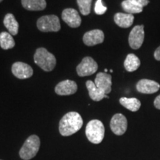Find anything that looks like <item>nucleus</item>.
<instances>
[{"instance_id":"nucleus-12","label":"nucleus","mask_w":160,"mask_h":160,"mask_svg":"<svg viewBox=\"0 0 160 160\" xmlns=\"http://www.w3.org/2000/svg\"><path fill=\"white\" fill-rule=\"evenodd\" d=\"M105 39L103 31L99 29L90 31L83 36V42L87 46H94L102 43Z\"/></svg>"},{"instance_id":"nucleus-7","label":"nucleus","mask_w":160,"mask_h":160,"mask_svg":"<svg viewBox=\"0 0 160 160\" xmlns=\"http://www.w3.org/2000/svg\"><path fill=\"white\" fill-rule=\"evenodd\" d=\"M145 39L144 25H137L131 30L129 34L128 42L132 49L137 50L142 45Z\"/></svg>"},{"instance_id":"nucleus-23","label":"nucleus","mask_w":160,"mask_h":160,"mask_svg":"<svg viewBox=\"0 0 160 160\" xmlns=\"http://www.w3.org/2000/svg\"><path fill=\"white\" fill-rule=\"evenodd\" d=\"M79 11L84 16L88 15L91 13L92 0H77Z\"/></svg>"},{"instance_id":"nucleus-21","label":"nucleus","mask_w":160,"mask_h":160,"mask_svg":"<svg viewBox=\"0 0 160 160\" xmlns=\"http://www.w3.org/2000/svg\"><path fill=\"white\" fill-rule=\"evenodd\" d=\"M0 46L4 50L13 48L15 46V41L8 32H2L0 33Z\"/></svg>"},{"instance_id":"nucleus-28","label":"nucleus","mask_w":160,"mask_h":160,"mask_svg":"<svg viewBox=\"0 0 160 160\" xmlns=\"http://www.w3.org/2000/svg\"><path fill=\"white\" fill-rule=\"evenodd\" d=\"M2 1H3V0H0V2H2Z\"/></svg>"},{"instance_id":"nucleus-14","label":"nucleus","mask_w":160,"mask_h":160,"mask_svg":"<svg viewBox=\"0 0 160 160\" xmlns=\"http://www.w3.org/2000/svg\"><path fill=\"white\" fill-rule=\"evenodd\" d=\"M77 91V85L72 80H64L60 82L55 87L56 93L59 96H68L74 94Z\"/></svg>"},{"instance_id":"nucleus-25","label":"nucleus","mask_w":160,"mask_h":160,"mask_svg":"<svg viewBox=\"0 0 160 160\" xmlns=\"http://www.w3.org/2000/svg\"><path fill=\"white\" fill-rule=\"evenodd\" d=\"M129 1L133 2L137 5H139L142 7H145V6H147L148 5L149 1L148 0H129Z\"/></svg>"},{"instance_id":"nucleus-16","label":"nucleus","mask_w":160,"mask_h":160,"mask_svg":"<svg viewBox=\"0 0 160 160\" xmlns=\"http://www.w3.org/2000/svg\"><path fill=\"white\" fill-rule=\"evenodd\" d=\"M134 16L130 13H117L114 15V22L117 25L122 28H128L133 25Z\"/></svg>"},{"instance_id":"nucleus-2","label":"nucleus","mask_w":160,"mask_h":160,"mask_svg":"<svg viewBox=\"0 0 160 160\" xmlns=\"http://www.w3.org/2000/svg\"><path fill=\"white\" fill-rule=\"evenodd\" d=\"M33 59L35 63L45 71H53L57 64V59L54 55L44 48H39L36 51Z\"/></svg>"},{"instance_id":"nucleus-27","label":"nucleus","mask_w":160,"mask_h":160,"mask_svg":"<svg viewBox=\"0 0 160 160\" xmlns=\"http://www.w3.org/2000/svg\"><path fill=\"white\" fill-rule=\"evenodd\" d=\"M153 105H154L156 108L160 110V95L156 97L154 102H153Z\"/></svg>"},{"instance_id":"nucleus-29","label":"nucleus","mask_w":160,"mask_h":160,"mask_svg":"<svg viewBox=\"0 0 160 160\" xmlns=\"http://www.w3.org/2000/svg\"><path fill=\"white\" fill-rule=\"evenodd\" d=\"M0 160H2V159H0Z\"/></svg>"},{"instance_id":"nucleus-24","label":"nucleus","mask_w":160,"mask_h":160,"mask_svg":"<svg viewBox=\"0 0 160 160\" xmlns=\"http://www.w3.org/2000/svg\"><path fill=\"white\" fill-rule=\"evenodd\" d=\"M107 7L103 5L102 0H97L96 2L94 11L97 15H102L107 11Z\"/></svg>"},{"instance_id":"nucleus-10","label":"nucleus","mask_w":160,"mask_h":160,"mask_svg":"<svg viewBox=\"0 0 160 160\" xmlns=\"http://www.w3.org/2000/svg\"><path fill=\"white\" fill-rule=\"evenodd\" d=\"M63 21L71 28L79 27L82 23L81 17L77 10L73 8H66L62 13Z\"/></svg>"},{"instance_id":"nucleus-3","label":"nucleus","mask_w":160,"mask_h":160,"mask_svg":"<svg viewBox=\"0 0 160 160\" xmlns=\"http://www.w3.org/2000/svg\"><path fill=\"white\" fill-rule=\"evenodd\" d=\"M85 134L91 143H101L105 137V127L102 122L98 119L90 121L86 126Z\"/></svg>"},{"instance_id":"nucleus-17","label":"nucleus","mask_w":160,"mask_h":160,"mask_svg":"<svg viewBox=\"0 0 160 160\" xmlns=\"http://www.w3.org/2000/svg\"><path fill=\"white\" fill-rule=\"evenodd\" d=\"M23 8L28 11H42L45 9L47 3L45 0H22Z\"/></svg>"},{"instance_id":"nucleus-6","label":"nucleus","mask_w":160,"mask_h":160,"mask_svg":"<svg viewBox=\"0 0 160 160\" xmlns=\"http://www.w3.org/2000/svg\"><path fill=\"white\" fill-rule=\"evenodd\" d=\"M97 69L98 65L95 60L90 57H86L77 67V72L79 77H87L95 73Z\"/></svg>"},{"instance_id":"nucleus-15","label":"nucleus","mask_w":160,"mask_h":160,"mask_svg":"<svg viewBox=\"0 0 160 160\" xmlns=\"http://www.w3.org/2000/svg\"><path fill=\"white\" fill-rule=\"evenodd\" d=\"M86 87H87L88 91L90 97L93 101L99 102L101 101L104 98H108V99L109 98L105 93H103L101 90L98 88L93 81L88 80L86 82Z\"/></svg>"},{"instance_id":"nucleus-13","label":"nucleus","mask_w":160,"mask_h":160,"mask_svg":"<svg viewBox=\"0 0 160 160\" xmlns=\"http://www.w3.org/2000/svg\"><path fill=\"white\" fill-rule=\"evenodd\" d=\"M111 75L107 73L100 72L96 77L94 83L98 88L101 90L106 95L108 94L111 91L112 86Z\"/></svg>"},{"instance_id":"nucleus-1","label":"nucleus","mask_w":160,"mask_h":160,"mask_svg":"<svg viewBox=\"0 0 160 160\" xmlns=\"http://www.w3.org/2000/svg\"><path fill=\"white\" fill-rule=\"evenodd\" d=\"M82 125V118L79 113L74 111L68 112L60 120L59 133L63 137H69L79 131Z\"/></svg>"},{"instance_id":"nucleus-26","label":"nucleus","mask_w":160,"mask_h":160,"mask_svg":"<svg viewBox=\"0 0 160 160\" xmlns=\"http://www.w3.org/2000/svg\"><path fill=\"white\" fill-rule=\"evenodd\" d=\"M153 56H154V58L157 61H160V45L159 47L156 49V51H154V53H153Z\"/></svg>"},{"instance_id":"nucleus-11","label":"nucleus","mask_w":160,"mask_h":160,"mask_svg":"<svg viewBox=\"0 0 160 160\" xmlns=\"http://www.w3.org/2000/svg\"><path fill=\"white\" fill-rule=\"evenodd\" d=\"M137 90L138 92L145 94H152L157 93L160 88V85L153 80L143 79L139 80L137 84Z\"/></svg>"},{"instance_id":"nucleus-20","label":"nucleus","mask_w":160,"mask_h":160,"mask_svg":"<svg viewBox=\"0 0 160 160\" xmlns=\"http://www.w3.org/2000/svg\"><path fill=\"white\" fill-rule=\"evenodd\" d=\"M140 60L133 53H129L124 62V66L126 71L128 72H133L139 68L140 66Z\"/></svg>"},{"instance_id":"nucleus-18","label":"nucleus","mask_w":160,"mask_h":160,"mask_svg":"<svg viewBox=\"0 0 160 160\" xmlns=\"http://www.w3.org/2000/svg\"><path fill=\"white\" fill-rule=\"evenodd\" d=\"M4 25L8 31V33L12 36L17 35L19 31V23L16 20L14 16L12 13H8L4 18Z\"/></svg>"},{"instance_id":"nucleus-8","label":"nucleus","mask_w":160,"mask_h":160,"mask_svg":"<svg viewBox=\"0 0 160 160\" xmlns=\"http://www.w3.org/2000/svg\"><path fill=\"white\" fill-rule=\"evenodd\" d=\"M110 126L114 134L117 136L123 135L128 128L127 119L122 113H117L112 117Z\"/></svg>"},{"instance_id":"nucleus-9","label":"nucleus","mask_w":160,"mask_h":160,"mask_svg":"<svg viewBox=\"0 0 160 160\" xmlns=\"http://www.w3.org/2000/svg\"><path fill=\"white\" fill-rule=\"evenodd\" d=\"M11 71L13 74L20 79H28L32 77L33 73V71L31 66L22 62H17L13 63Z\"/></svg>"},{"instance_id":"nucleus-22","label":"nucleus","mask_w":160,"mask_h":160,"mask_svg":"<svg viewBox=\"0 0 160 160\" xmlns=\"http://www.w3.org/2000/svg\"><path fill=\"white\" fill-rule=\"evenodd\" d=\"M122 8L127 13L134 14V13H142L143 11V7L139 5H137L133 2L129 0H125L122 2Z\"/></svg>"},{"instance_id":"nucleus-4","label":"nucleus","mask_w":160,"mask_h":160,"mask_svg":"<svg viewBox=\"0 0 160 160\" xmlns=\"http://www.w3.org/2000/svg\"><path fill=\"white\" fill-rule=\"evenodd\" d=\"M40 148V139L37 135H31L25 140L19 151V157L24 160H30L36 157Z\"/></svg>"},{"instance_id":"nucleus-5","label":"nucleus","mask_w":160,"mask_h":160,"mask_svg":"<svg viewBox=\"0 0 160 160\" xmlns=\"http://www.w3.org/2000/svg\"><path fill=\"white\" fill-rule=\"evenodd\" d=\"M37 28L42 32H57L61 28L59 19L55 15H47L37 20Z\"/></svg>"},{"instance_id":"nucleus-19","label":"nucleus","mask_w":160,"mask_h":160,"mask_svg":"<svg viewBox=\"0 0 160 160\" xmlns=\"http://www.w3.org/2000/svg\"><path fill=\"white\" fill-rule=\"evenodd\" d=\"M119 102L123 107L132 112L139 111L140 107H141V102L137 98L122 97L120 98Z\"/></svg>"}]
</instances>
